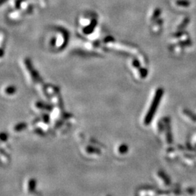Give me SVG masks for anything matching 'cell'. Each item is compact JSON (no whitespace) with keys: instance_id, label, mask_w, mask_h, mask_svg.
I'll return each instance as SVG.
<instances>
[{"instance_id":"cell-1","label":"cell","mask_w":196,"mask_h":196,"mask_svg":"<svg viewBox=\"0 0 196 196\" xmlns=\"http://www.w3.org/2000/svg\"><path fill=\"white\" fill-rule=\"evenodd\" d=\"M162 94H163L162 90H159L155 95V97L153 99V101L150 109H149L148 114H147L146 117L145 118V124H147V125L150 124V121L153 120V118L154 116L155 111H156V109L158 108V106L159 105L160 100H161V98L162 97Z\"/></svg>"}]
</instances>
